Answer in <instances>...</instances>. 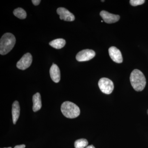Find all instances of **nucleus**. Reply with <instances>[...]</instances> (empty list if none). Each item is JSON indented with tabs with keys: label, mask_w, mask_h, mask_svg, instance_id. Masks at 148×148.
<instances>
[{
	"label": "nucleus",
	"mask_w": 148,
	"mask_h": 148,
	"mask_svg": "<svg viewBox=\"0 0 148 148\" xmlns=\"http://www.w3.org/2000/svg\"><path fill=\"white\" fill-rule=\"evenodd\" d=\"M130 83L133 88L136 91H141L144 90L146 84L145 77L140 70L135 69L130 74Z\"/></svg>",
	"instance_id": "nucleus-1"
},
{
	"label": "nucleus",
	"mask_w": 148,
	"mask_h": 148,
	"mask_svg": "<svg viewBox=\"0 0 148 148\" xmlns=\"http://www.w3.org/2000/svg\"><path fill=\"white\" fill-rule=\"evenodd\" d=\"M16 43V38L12 34L6 33L0 40V53L5 55L13 49Z\"/></svg>",
	"instance_id": "nucleus-2"
},
{
	"label": "nucleus",
	"mask_w": 148,
	"mask_h": 148,
	"mask_svg": "<svg viewBox=\"0 0 148 148\" xmlns=\"http://www.w3.org/2000/svg\"><path fill=\"white\" fill-rule=\"evenodd\" d=\"M61 109L64 116L69 119L75 118L79 115L80 113L79 108L70 101L64 102L61 105Z\"/></svg>",
	"instance_id": "nucleus-3"
},
{
	"label": "nucleus",
	"mask_w": 148,
	"mask_h": 148,
	"mask_svg": "<svg viewBox=\"0 0 148 148\" xmlns=\"http://www.w3.org/2000/svg\"><path fill=\"white\" fill-rule=\"evenodd\" d=\"M98 86L102 92L106 94H110L114 90L113 82L107 78H102L98 82Z\"/></svg>",
	"instance_id": "nucleus-4"
},
{
	"label": "nucleus",
	"mask_w": 148,
	"mask_h": 148,
	"mask_svg": "<svg viewBox=\"0 0 148 148\" xmlns=\"http://www.w3.org/2000/svg\"><path fill=\"white\" fill-rule=\"evenodd\" d=\"M95 53L94 51L91 49H84L80 51L76 56L77 61L79 62L86 61L91 60L95 57Z\"/></svg>",
	"instance_id": "nucleus-5"
},
{
	"label": "nucleus",
	"mask_w": 148,
	"mask_h": 148,
	"mask_svg": "<svg viewBox=\"0 0 148 148\" xmlns=\"http://www.w3.org/2000/svg\"><path fill=\"white\" fill-rule=\"evenodd\" d=\"M32 56L31 53H28L24 54L16 64L18 69L25 70L31 66L32 62Z\"/></svg>",
	"instance_id": "nucleus-6"
},
{
	"label": "nucleus",
	"mask_w": 148,
	"mask_h": 148,
	"mask_svg": "<svg viewBox=\"0 0 148 148\" xmlns=\"http://www.w3.org/2000/svg\"><path fill=\"white\" fill-rule=\"evenodd\" d=\"M57 13L59 15L61 20L68 21L75 20V17L73 14L64 8H59L57 9Z\"/></svg>",
	"instance_id": "nucleus-7"
},
{
	"label": "nucleus",
	"mask_w": 148,
	"mask_h": 148,
	"mask_svg": "<svg viewBox=\"0 0 148 148\" xmlns=\"http://www.w3.org/2000/svg\"><path fill=\"white\" fill-rule=\"evenodd\" d=\"M100 15L104 21L108 24L115 23L120 19L119 15L109 13L105 10L102 11L100 12Z\"/></svg>",
	"instance_id": "nucleus-8"
},
{
	"label": "nucleus",
	"mask_w": 148,
	"mask_h": 148,
	"mask_svg": "<svg viewBox=\"0 0 148 148\" xmlns=\"http://www.w3.org/2000/svg\"><path fill=\"white\" fill-rule=\"evenodd\" d=\"M109 53L111 59L116 63L121 64L123 62V57L120 51L115 47L109 48Z\"/></svg>",
	"instance_id": "nucleus-9"
},
{
	"label": "nucleus",
	"mask_w": 148,
	"mask_h": 148,
	"mask_svg": "<svg viewBox=\"0 0 148 148\" xmlns=\"http://www.w3.org/2000/svg\"><path fill=\"white\" fill-rule=\"evenodd\" d=\"M51 78L55 83H58L61 79V73L60 69L58 66L55 64H53L50 69Z\"/></svg>",
	"instance_id": "nucleus-10"
},
{
	"label": "nucleus",
	"mask_w": 148,
	"mask_h": 148,
	"mask_svg": "<svg viewBox=\"0 0 148 148\" xmlns=\"http://www.w3.org/2000/svg\"><path fill=\"white\" fill-rule=\"evenodd\" d=\"M20 106L19 103L17 101H15L14 102L12 106V120L14 124L16 123V121L18 120L20 115Z\"/></svg>",
	"instance_id": "nucleus-11"
},
{
	"label": "nucleus",
	"mask_w": 148,
	"mask_h": 148,
	"mask_svg": "<svg viewBox=\"0 0 148 148\" xmlns=\"http://www.w3.org/2000/svg\"><path fill=\"white\" fill-rule=\"evenodd\" d=\"M33 102V110L34 112H36L39 110L42 107L41 98L40 93L37 92L34 95Z\"/></svg>",
	"instance_id": "nucleus-12"
},
{
	"label": "nucleus",
	"mask_w": 148,
	"mask_h": 148,
	"mask_svg": "<svg viewBox=\"0 0 148 148\" xmlns=\"http://www.w3.org/2000/svg\"><path fill=\"white\" fill-rule=\"evenodd\" d=\"M66 40L64 39H56L51 41L49 43V45L56 49H60L65 46Z\"/></svg>",
	"instance_id": "nucleus-13"
},
{
	"label": "nucleus",
	"mask_w": 148,
	"mask_h": 148,
	"mask_svg": "<svg viewBox=\"0 0 148 148\" xmlns=\"http://www.w3.org/2000/svg\"><path fill=\"white\" fill-rule=\"evenodd\" d=\"M14 16L20 19H25L27 17V14L26 11L23 9L17 8L13 11Z\"/></svg>",
	"instance_id": "nucleus-14"
},
{
	"label": "nucleus",
	"mask_w": 148,
	"mask_h": 148,
	"mask_svg": "<svg viewBox=\"0 0 148 148\" xmlns=\"http://www.w3.org/2000/svg\"><path fill=\"white\" fill-rule=\"evenodd\" d=\"M88 142L86 139H80L75 142L74 146L75 148H84L87 147Z\"/></svg>",
	"instance_id": "nucleus-15"
},
{
	"label": "nucleus",
	"mask_w": 148,
	"mask_h": 148,
	"mask_svg": "<svg viewBox=\"0 0 148 148\" xmlns=\"http://www.w3.org/2000/svg\"><path fill=\"white\" fill-rule=\"evenodd\" d=\"M145 0H130V4L133 6L141 5L145 3Z\"/></svg>",
	"instance_id": "nucleus-16"
},
{
	"label": "nucleus",
	"mask_w": 148,
	"mask_h": 148,
	"mask_svg": "<svg viewBox=\"0 0 148 148\" xmlns=\"http://www.w3.org/2000/svg\"><path fill=\"white\" fill-rule=\"evenodd\" d=\"M32 2L35 5H38L40 3L41 1L40 0H32Z\"/></svg>",
	"instance_id": "nucleus-17"
},
{
	"label": "nucleus",
	"mask_w": 148,
	"mask_h": 148,
	"mask_svg": "<svg viewBox=\"0 0 148 148\" xmlns=\"http://www.w3.org/2000/svg\"><path fill=\"white\" fill-rule=\"evenodd\" d=\"M26 146L24 145H17L15 146L14 148H25Z\"/></svg>",
	"instance_id": "nucleus-18"
},
{
	"label": "nucleus",
	"mask_w": 148,
	"mask_h": 148,
	"mask_svg": "<svg viewBox=\"0 0 148 148\" xmlns=\"http://www.w3.org/2000/svg\"><path fill=\"white\" fill-rule=\"evenodd\" d=\"M85 148H95V147L92 145H91L87 146Z\"/></svg>",
	"instance_id": "nucleus-19"
},
{
	"label": "nucleus",
	"mask_w": 148,
	"mask_h": 148,
	"mask_svg": "<svg viewBox=\"0 0 148 148\" xmlns=\"http://www.w3.org/2000/svg\"><path fill=\"white\" fill-rule=\"evenodd\" d=\"M12 148L11 147H8V148Z\"/></svg>",
	"instance_id": "nucleus-20"
},
{
	"label": "nucleus",
	"mask_w": 148,
	"mask_h": 148,
	"mask_svg": "<svg viewBox=\"0 0 148 148\" xmlns=\"http://www.w3.org/2000/svg\"><path fill=\"white\" fill-rule=\"evenodd\" d=\"M102 1L104 2L105 1Z\"/></svg>",
	"instance_id": "nucleus-21"
},
{
	"label": "nucleus",
	"mask_w": 148,
	"mask_h": 148,
	"mask_svg": "<svg viewBox=\"0 0 148 148\" xmlns=\"http://www.w3.org/2000/svg\"><path fill=\"white\" fill-rule=\"evenodd\" d=\"M147 113L148 114V111H147Z\"/></svg>",
	"instance_id": "nucleus-22"
}]
</instances>
